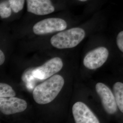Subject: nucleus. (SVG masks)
I'll list each match as a JSON object with an SVG mask.
<instances>
[{
  "label": "nucleus",
  "mask_w": 123,
  "mask_h": 123,
  "mask_svg": "<svg viewBox=\"0 0 123 123\" xmlns=\"http://www.w3.org/2000/svg\"><path fill=\"white\" fill-rule=\"evenodd\" d=\"M5 60L4 54L1 50H0V65H1L3 64Z\"/></svg>",
  "instance_id": "15"
},
{
  "label": "nucleus",
  "mask_w": 123,
  "mask_h": 123,
  "mask_svg": "<svg viewBox=\"0 0 123 123\" xmlns=\"http://www.w3.org/2000/svg\"><path fill=\"white\" fill-rule=\"evenodd\" d=\"M72 113L75 123H100L95 115L83 102L75 103L72 107Z\"/></svg>",
  "instance_id": "9"
},
{
  "label": "nucleus",
  "mask_w": 123,
  "mask_h": 123,
  "mask_svg": "<svg viewBox=\"0 0 123 123\" xmlns=\"http://www.w3.org/2000/svg\"><path fill=\"white\" fill-rule=\"evenodd\" d=\"M109 56V51L107 48L101 46L91 50L84 58V66L90 70H95L103 66Z\"/></svg>",
  "instance_id": "5"
},
{
  "label": "nucleus",
  "mask_w": 123,
  "mask_h": 123,
  "mask_svg": "<svg viewBox=\"0 0 123 123\" xmlns=\"http://www.w3.org/2000/svg\"><path fill=\"white\" fill-rule=\"evenodd\" d=\"M63 62L59 57H54L45 62L42 66L37 68L32 72L34 77L40 80H45L53 76L61 70Z\"/></svg>",
  "instance_id": "8"
},
{
  "label": "nucleus",
  "mask_w": 123,
  "mask_h": 123,
  "mask_svg": "<svg viewBox=\"0 0 123 123\" xmlns=\"http://www.w3.org/2000/svg\"><path fill=\"white\" fill-rule=\"evenodd\" d=\"M115 42L119 50L123 53V29L117 32L115 37Z\"/></svg>",
  "instance_id": "14"
},
{
  "label": "nucleus",
  "mask_w": 123,
  "mask_h": 123,
  "mask_svg": "<svg viewBox=\"0 0 123 123\" xmlns=\"http://www.w3.org/2000/svg\"><path fill=\"white\" fill-rule=\"evenodd\" d=\"M69 6L71 5L85 6L86 9L85 12H96L97 6L101 4L104 0H66Z\"/></svg>",
  "instance_id": "11"
},
{
  "label": "nucleus",
  "mask_w": 123,
  "mask_h": 123,
  "mask_svg": "<svg viewBox=\"0 0 123 123\" xmlns=\"http://www.w3.org/2000/svg\"><path fill=\"white\" fill-rule=\"evenodd\" d=\"M26 0H0V18L9 19L20 16L24 12Z\"/></svg>",
  "instance_id": "7"
},
{
  "label": "nucleus",
  "mask_w": 123,
  "mask_h": 123,
  "mask_svg": "<svg viewBox=\"0 0 123 123\" xmlns=\"http://www.w3.org/2000/svg\"><path fill=\"white\" fill-rule=\"evenodd\" d=\"M95 89L106 112L110 115L116 114L118 108L113 91L102 83H98L95 85Z\"/></svg>",
  "instance_id": "6"
},
{
  "label": "nucleus",
  "mask_w": 123,
  "mask_h": 123,
  "mask_svg": "<svg viewBox=\"0 0 123 123\" xmlns=\"http://www.w3.org/2000/svg\"><path fill=\"white\" fill-rule=\"evenodd\" d=\"M117 105L120 111L123 114V83L117 82L113 87Z\"/></svg>",
  "instance_id": "12"
},
{
  "label": "nucleus",
  "mask_w": 123,
  "mask_h": 123,
  "mask_svg": "<svg viewBox=\"0 0 123 123\" xmlns=\"http://www.w3.org/2000/svg\"><path fill=\"white\" fill-rule=\"evenodd\" d=\"M62 14H61L59 16L53 14L52 17H50L51 15L48 17L46 16L44 18H42L34 24L31 31L35 35L44 36L65 30L68 26V22Z\"/></svg>",
  "instance_id": "4"
},
{
  "label": "nucleus",
  "mask_w": 123,
  "mask_h": 123,
  "mask_svg": "<svg viewBox=\"0 0 123 123\" xmlns=\"http://www.w3.org/2000/svg\"><path fill=\"white\" fill-rule=\"evenodd\" d=\"M87 35L82 27L75 26L59 31L51 37L50 43L58 49L73 48L82 42Z\"/></svg>",
  "instance_id": "3"
},
{
  "label": "nucleus",
  "mask_w": 123,
  "mask_h": 123,
  "mask_svg": "<svg viewBox=\"0 0 123 123\" xmlns=\"http://www.w3.org/2000/svg\"><path fill=\"white\" fill-rule=\"evenodd\" d=\"M16 95V93L10 85L3 83H0V97H12Z\"/></svg>",
  "instance_id": "13"
},
{
  "label": "nucleus",
  "mask_w": 123,
  "mask_h": 123,
  "mask_svg": "<svg viewBox=\"0 0 123 123\" xmlns=\"http://www.w3.org/2000/svg\"><path fill=\"white\" fill-rule=\"evenodd\" d=\"M64 84V80L61 75H53L34 88L32 93L34 100L40 105L49 104L57 96Z\"/></svg>",
  "instance_id": "2"
},
{
  "label": "nucleus",
  "mask_w": 123,
  "mask_h": 123,
  "mask_svg": "<svg viewBox=\"0 0 123 123\" xmlns=\"http://www.w3.org/2000/svg\"><path fill=\"white\" fill-rule=\"evenodd\" d=\"M66 0H26V15L44 17L69 10Z\"/></svg>",
  "instance_id": "1"
},
{
  "label": "nucleus",
  "mask_w": 123,
  "mask_h": 123,
  "mask_svg": "<svg viewBox=\"0 0 123 123\" xmlns=\"http://www.w3.org/2000/svg\"><path fill=\"white\" fill-rule=\"evenodd\" d=\"M27 108V103L24 99L16 97H0V110L6 115L23 112Z\"/></svg>",
  "instance_id": "10"
}]
</instances>
